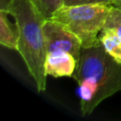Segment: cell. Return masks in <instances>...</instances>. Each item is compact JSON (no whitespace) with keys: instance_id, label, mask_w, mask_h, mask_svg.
Segmentation results:
<instances>
[{"instance_id":"obj_1","label":"cell","mask_w":121,"mask_h":121,"mask_svg":"<svg viewBox=\"0 0 121 121\" xmlns=\"http://www.w3.org/2000/svg\"><path fill=\"white\" fill-rule=\"evenodd\" d=\"M73 78L78 84L80 112L85 116L91 114L104 99L121 91V63L106 51L100 42L81 48Z\"/></svg>"},{"instance_id":"obj_2","label":"cell","mask_w":121,"mask_h":121,"mask_svg":"<svg viewBox=\"0 0 121 121\" xmlns=\"http://www.w3.org/2000/svg\"><path fill=\"white\" fill-rule=\"evenodd\" d=\"M4 9L14 18L18 28L17 51L35 80L38 91H45L47 77L43 35L45 17L31 0H9Z\"/></svg>"},{"instance_id":"obj_3","label":"cell","mask_w":121,"mask_h":121,"mask_svg":"<svg viewBox=\"0 0 121 121\" xmlns=\"http://www.w3.org/2000/svg\"><path fill=\"white\" fill-rule=\"evenodd\" d=\"M45 43V72L53 78L73 77L78 68L81 43L60 23L46 19L43 24Z\"/></svg>"},{"instance_id":"obj_4","label":"cell","mask_w":121,"mask_h":121,"mask_svg":"<svg viewBox=\"0 0 121 121\" xmlns=\"http://www.w3.org/2000/svg\"><path fill=\"white\" fill-rule=\"evenodd\" d=\"M112 5L84 4L61 6L49 18L60 23L76 35L82 47H91L100 43L99 34L104 27Z\"/></svg>"},{"instance_id":"obj_5","label":"cell","mask_w":121,"mask_h":121,"mask_svg":"<svg viewBox=\"0 0 121 121\" xmlns=\"http://www.w3.org/2000/svg\"><path fill=\"white\" fill-rule=\"evenodd\" d=\"M8 12L4 8L0 9V43L10 49L17 50L18 47V28L11 25Z\"/></svg>"},{"instance_id":"obj_6","label":"cell","mask_w":121,"mask_h":121,"mask_svg":"<svg viewBox=\"0 0 121 121\" xmlns=\"http://www.w3.org/2000/svg\"><path fill=\"white\" fill-rule=\"evenodd\" d=\"M99 40L106 51L119 63H121V38L111 28H103L99 34Z\"/></svg>"},{"instance_id":"obj_7","label":"cell","mask_w":121,"mask_h":121,"mask_svg":"<svg viewBox=\"0 0 121 121\" xmlns=\"http://www.w3.org/2000/svg\"><path fill=\"white\" fill-rule=\"evenodd\" d=\"M103 28L113 29L121 38V3L112 5Z\"/></svg>"},{"instance_id":"obj_8","label":"cell","mask_w":121,"mask_h":121,"mask_svg":"<svg viewBox=\"0 0 121 121\" xmlns=\"http://www.w3.org/2000/svg\"><path fill=\"white\" fill-rule=\"evenodd\" d=\"M39 9L45 19H49L52 14L63 6V0H31Z\"/></svg>"},{"instance_id":"obj_9","label":"cell","mask_w":121,"mask_h":121,"mask_svg":"<svg viewBox=\"0 0 121 121\" xmlns=\"http://www.w3.org/2000/svg\"><path fill=\"white\" fill-rule=\"evenodd\" d=\"M84 4H105L112 5V0H63L64 6H75Z\"/></svg>"},{"instance_id":"obj_10","label":"cell","mask_w":121,"mask_h":121,"mask_svg":"<svg viewBox=\"0 0 121 121\" xmlns=\"http://www.w3.org/2000/svg\"><path fill=\"white\" fill-rule=\"evenodd\" d=\"M118 3H121V0H112V5L118 4Z\"/></svg>"}]
</instances>
